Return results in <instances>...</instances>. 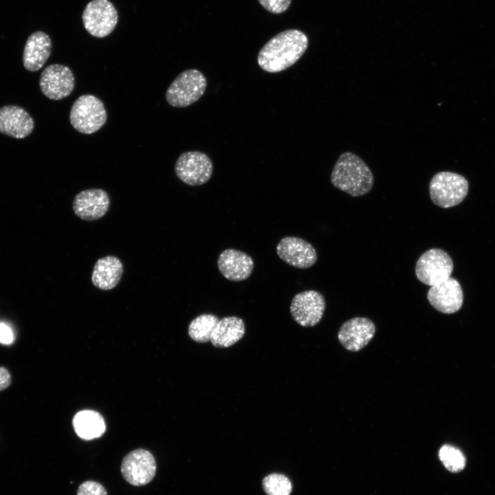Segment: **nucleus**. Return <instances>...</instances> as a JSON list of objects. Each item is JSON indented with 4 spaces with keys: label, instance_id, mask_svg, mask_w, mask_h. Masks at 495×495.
Returning a JSON list of instances; mask_svg holds the SVG:
<instances>
[{
    "label": "nucleus",
    "instance_id": "1",
    "mask_svg": "<svg viewBox=\"0 0 495 495\" xmlns=\"http://www.w3.org/2000/svg\"><path fill=\"white\" fill-rule=\"evenodd\" d=\"M308 38L302 31L289 29L270 38L257 57L260 67L270 73L282 72L295 64L308 47Z\"/></svg>",
    "mask_w": 495,
    "mask_h": 495
},
{
    "label": "nucleus",
    "instance_id": "26",
    "mask_svg": "<svg viewBox=\"0 0 495 495\" xmlns=\"http://www.w3.org/2000/svg\"><path fill=\"white\" fill-rule=\"evenodd\" d=\"M261 5L273 14H280L286 11L292 0H258Z\"/></svg>",
    "mask_w": 495,
    "mask_h": 495
},
{
    "label": "nucleus",
    "instance_id": "22",
    "mask_svg": "<svg viewBox=\"0 0 495 495\" xmlns=\"http://www.w3.org/2000/svg\"><path fill=\"white\" fill-rule=\"evenodd\" d=\"M219 318L214 314H204L194 318L188 327V335L195 342L204 343L210 340L211 335Z\"/></svg>",
    "mask_w": 495,
    "mask_h": 495
},
{
    "label": "nucleus",
    "instance_id": "14",
    "mask_svg": "<svg viewBox=\"0 0 495 495\" xmlns=\"http://www.w3.org/2000/svg\"><path fill=\"white\" fill-rule=\"evenodd\" d=\"M110 199L106 191L91 188L78 193L73 201L74 214L84 221H95L102 217L108 211Z\"/></svg>",
    "mask_w": 495,
    "mask_h": 495
},
{
    "label": "nucleus",
    "instance_id": "10",
    "mask_svg": "<svg viewBox=\"0 0 495 495\" xmlns=\"http://www.w3.org/2000/svg\"><path fill=\"white\" fill-rule=\"evenodd\" d=\"M324 309V296L314 290H307L296 294L290 305L293 319L305 327L317 324L322 319Z\"/></svg>",
    "mask_w": 495,
    "mask_h": 495
},
{
    "label": "nucleus",
    "instance_id": "17",
    "mask_svg": "<svg viewBox=\"0 0 495 495\" xmlns=\"http://www.w3.org/2000/svg\"><path fill=\"white\" fill-rule=\"evenodd\" d=\"M217 266L221 274L231 281L247 279L254 269V261L246 253L235 249H226L219 256Z\"/></svg>",
    "mask_w": 495,
    "mask_h": 495
},
{
    "label": "nucleus",
    "instance_id": "18",
    "mask_svg": "<svg viewBox=\"0 0 495 495\" xmlns=\"http://www.w3.org/2000/svg\"><path fill=\"white\" fill-rule=\"evenodd\" d=\"M52 41L50 36L43 32L32 33L27 39L23 53V64L30 72L39 70L50 56Z\"/></svg>",
    "mask_w": 495,
    "mask_h": 495
},
{
    "label": "nucleus",
    "instance_id": "27",
    "mask_svg": "<svg viewBox=\"0 0 495 495\" xmlns=\"http://www.w3.org/2000/svg\"><path fill=\"white\" fill-rule=\"evenodd\" d=\"M14 336L11 329L4 323H0V342L10 344L13 342Z\"/></svg>",
    "mask_w": 495,
    "mask_h": 495
},
{
    "label": "nucleus",
    "instance_id": "20",
    "mask_svg": "<svg viewBox=\"0 0 495 495\" xmlns=\"http://www.w3.org/2000/svg\"><path fill=\"white\" fill-rule=\"evenodd\" d=\"M245 333L243 320L236 316L219 319L210 337L212 344L218 348H227L236 343Z\"/></svg>",
    "mask_w": 495,
    "mask_h": 495
},
{
    "label": "nucleus",
    "instance_id": "9",
    "mask_svg": "<svg viewBox=\"0 0 495 495\" xmlns=\"http://www.w3.org/2000/svg\"><path fill=\"white\" fill-rule=\"evenodd\" d=\"M156 462L148 450L138 448L122 459L120 471L123 478L132 485L142 486L150 483L156 472Z\"/></svg>",
    "mask_w": 495,
    "mask_h": 495
},
{
    "label": "nucleus",
    "instance_id": "19",
    "mask_svg": "<svg viewBox=\"0 0 495 495\" xmlns=\"http://www.w3.org/2000/svg\"><path fill=\"white\" fill-rule=\"evenodd\" d=\"M123 273L121 261L114 256L99 258L91 274L93 285L102 290H110L119 283Z\"/></svg>",
    "mask_w": 495,
    "mask_h": 495
},
{
    "label": "nucleus",
    "instance_id": "3",
    "mask_svg": "<svg viewBox=\"0 0 495 495\" xmlns=\"http://www.w3.org/2000/svg\"><path fill=\"white\" fill-rule=\"evenodd\" d=\"M107 118L103 102L96 96L85 94L78 97L72 106L69 121L79 133L91 134L105 124Z\"/></svg>",
    "mask_w": 495,
    "mask_h": 495
},
{
    "label": "nucleus",
    "instance_id": "7",
    "mask_svg": "<svg viewBox=\"0 0 495 495\" xmlns=\"http://www.w3.org/2000/svg\"><path fill=\"white\" fill-rule=\"evenodd\" d=\"M118 12L108 0H92L82 15L85 30L91 36L103 38L110 34L118 23Z\"/></svg>",
    "mask_w": 495,
    "mask_h": 495
},
{
    "label": "nucleus",
    "instance_id": "6",
    "mask_svg": "<svg viewBox=\"0 0 495 495\" xmlns=\"http://www.w3.org/2000/svg\"><path fill=\"white\" fill-rule=\"evenodd\" d=\"M453 268V261L447 252L439 248H432L418 258L415 274L420 282L431 287L451 277Z\"/></svg>",
    "mask_w": 495,
    "mask_h": 495
},
{
    "label": "nucleus",
    "instance_id": "5",
    "mask_svg": "<svg viewBox=\"0 0 495 495\" xmlns=\"http://www.w3.org/2000/svg\"><path fill=\"white\" fill-rule=\"evenodd\" d=\"M207 80L197 69L181 72L170 83L166 92V100L172 107L183 108L197 101L204 94Z\"/></svg>",
    "mask_w": 495,
    "mask_h": 495
},
{
    "label": "nucleus",
    "instance_id": "24",
    "mask_svg": "<svg viewBox=\"0 0 495 495\" xmlns=\"http://www.w3.org/2000/svg\"><path fill=\"white\" fill-rule=\"evenodd\" d=\"M262 484L267 495H290L292 490L291 481L282 474H268L263 479Z\"/></svg>",
    "mask_w": 495,
    "mask_h": 495
},
{
    "label": "nucleus",
    "instance_id": "21",
    "mask_svg": "<svg viewBox=\"0 0 495 495\" xmlns=\"http://www.w3.org/2000/svg\"><path fill=\"white\" fill-rule=\"evenodd\" d=\"M72 422L77 435L85 440L101 437L106 428L102 415L91 410L79 411L74 417Z\"/></svg>",
    "mask_w": 495,
    "mask_h": 495
},
{
    "label": "nucleus",
    "instance_id": "8",
    "mask_svg": "<svg viewBox=\"0 0 495 495\" xmlns=\"http://www.w3.org/2000/svg\"><path fill=\"white\" fill-rule=\"evenodd\" d=\"M213 165L209 157L200 151H187L182 153L175 165L177 177L189 186H199L211 177Z\"/></svg>",
    "mask_w": 495,
    "mask_h": 495
},
{
    "label": "nucleus",
    "instance_id": "11",
    "mask_svg": "<svg viewBox=\"0 0 495 495\" xmlns=\"http://www.w3.org/2000/svg\"><path fill=\"white\" fill-rule=\"evenodd\" d=\"M39 87L47 98L54 100H61L73 91L75 87L74 76L68 67L52 64L42 72Z\"/></svg>",
    "mask_w": 495,
    "mask_h": 495
},
{
    "label": "nucleus",
    "instance_id": "28",
    "mask_svg": "<svg viewBox=\"0 0 495 495\" xmlns=\"http://www.w3.org/2000/svg\"><path fill=\"white\" fill-rule=\"evenodd\" d=\"M11 376L9 371L0 366V391L7 388L10 384Z\"/></svg>",
    "mask_w": 495,
    "mask_h": 495
},
{
    "label": "nucleus",
    "instance_id": "13",
    "mask_svg": "<svg viewBox=\"0 0 495 495\" xmlns=\"http://www.w3.org/2000/svg\"><path fill=\"white\" fill-rule=\"evenodd\" d=\"M375 326L367 318L355 317L344 322L338 333L340 343L348 351H358L373 338Z\"/></svg>",
    "mask_w": 495,
    "mask_h": 495
},
{
    "label": "nucleus",
    "instance_id": "16",
    "mask_svg": "<svg viewBox=\"0 0 495 495\" xmlns=\"http://www.w3.org/2000/svg\"><path fill=\"white\" fill-rule=\"evenodd\" d=\"M34 120L28 112L16 105H6L0 108V133L16 139L30 135L34 129Z\"/></svg>",
    "mask_w": 495,
    "mask_h": 495
},
{
    "label": "nucleus",
    "instance_id": "2",
    "mask_svg": "<svg viewBox=\"0 0 495 495\" xmlns=\"http://www.w3.org/2000/svg\"><path fill=\"white\" fill-rule=\"evenodd\" d=\"M330 179L336 188L353 197L368 193L374 182L373 173L368 166L360 157L351 152L340 155Z\"/></svg>",
    "mask_w": 495,
    "mask_h": 495
},
{
    "label": "nucleus",
    "instance_id": "15",
    "mask_svg": "<svg viewBox=\"0 0 495 495\" xmlns=\"http://www.w3.org/2000/svg\"><path fill=\"white\" fill-rule=\"evenodd\" d=\"M430 304L443 314H453L461 307L463 290L457 280L450 277L446 280L431 286L427 294Z\"/></svg>",
    "mask_w": 495,
    "mask_h": 495
},
{
    "label": "nucleus",
    "instance_id": "25",
    "mask_svg": "<svg viewBox=\"0 0 495 495\" xmlns=\"http://www.w3.org/2000/svg\"><path fill=\"white\" fill-rule=\"evenodd\" d=\"M77 495H107V492L100 483L87 481L80 485Z\"/></svg>",
    "mask_w": 495,
    "mask_h": 495
},
{
    "label": "nucleus",
    "instance_id": "23",
    "mask_svg": "<svg viewBox=\"0 0 495 495\" xmlns=\"http://www.w3.org/2000/svg\"><path fill=\"white\" fill-rule=\"evenodd\" d=\"M439 457L446 468L452 472H459L465 466V458L457 448L443 445L439 451Z\"/></svg>",
    "mask_w": 495,
    "mask_h": 495
},
{
    "label": "nucleus",
    "instance_id": "4",
    "mask_svg": "<svg viewBox=\"0 0 495 495\" xmlns=\"http://www.w3.org/2000/svg\"><path fill=\"white\" fill-rule=\"evenodd\" d=\"M468 189V182L463 176L448 171L435 174L429 184L432 201L443 208L461 203L467 196Z\"/></svg>",
    "mask_w": 495,
    "mask_h": 495
},
{
    "label": "nucleus",
    "instance_id": "12",
    "mask_svg": "<svg viewBox=\"0 0 495 495\" xmlns=\"http://www.w3.org/2000/svg\"><path fill=\"white\" fill-rule=\"evenodd\" d=\"M276 253L282 261L300 269L309 268L317 261V253L313 245L296 236L283 238L276 246Z\"/></svg>",
    "mask_w": 495,
    "mask_h": 495
}]
</instances>
